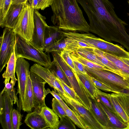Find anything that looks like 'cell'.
<instances>
[{"mask_svg":"<svg viewBox=\"0 0 129 129\" xmlns=\"http://www.w3.org/2000/svg\"><path fill=\"white\" fill-rule=\"evenodd\" d=\"M77 0L88 16L90 32L121 45L127 41L129 35L125 27L127 24L118 17L109 0Z\"/></svg>","mask_w":129,"mask_h":129,"instance_id":"cell-1","label":"cell"},{"mask_svg":"<svg viewBox=\"0 0 129 129\" xmlns=\"http://www.w3.org/2000/svg\"><path fill=\"white\" fill-rule=\"evenodd\" d=\"M53 23L64 32L89 33V26L77 0H53Z\"/></svg>","mask_w":129,"mask_h":129,"instance_id":"cell-2","label":"cell"},{"mask_svg":"<svg viewBox=\"0 0 129 129\" xmlns=\"http://www.w3.org/2000/svg\"><path fill=\"white\" fill-rule=\"evenodd\" d=\"M15 51L16 58L22 57L32 61L44 67L48 68L52 61L49 54L33 45L30 42L16 34Z\"/></svg>","mask_w":129,"mask_h":129,"instance_id":"cell-3","label":"cell"},{"mask_svg":"<svg viewBox=\"0 0 129 129\" xmlns=\"http://www.w3.org/2000/svg\"><path fill=\"white\" fill-rule=\"evenodd\" d=\"M84 67L88 74L110 87L114 93H122L127 89L129 80L120 76L108 70Z\"/></svg>","mask_w":129,"mask_h":129,"instance_id":"cell-4","label":"cell"},{"mask_svg":"<svg viewBox=\"0 0 129 129\" xmlns=\"http://www.w3.org/2000/svg\"><path fill=\"white\" fill-rule=\"evenodd\" d=\"M63 35L65 37L84 42L110 54L114 55L118 50L117 44L98 38L89 33L64 32Z\"/></svg>","mask_w":129,"mask_h":129,"instance_id":"cell-5","label":"cell"},{"mask_svg":"<svg viewBox=\"0 0 129 129\" xmlns=\"http://www.w3.org/2000/svg\"><path fill=\"white\" fill-rule=\"evenodd\" d=\"M34 10L28 2L25 4L20 13L17 23L13 29L16 34L30 42L33 35Z\"/></svg>","mask_w":129,"mask_h":129,"instance_id":"cell-6","label":"cell"},{"mask_svg":"<svg viewBox=\"0 0 129 129\" xmlns=\"http://www.w3.org/2000/svg\"><path fill=\"white\" fill-rule=\"evenodd\" d=\"M61 98L83 123L86 129H104L90 109L69 96Z\"/></svg>","mask_w":129,"mask_h":129,"instance_id":"cell-7","label":"cell"},{"mask_svg":"<svg viewBox=\"0 0 129 129\" xmlns=\"http://www.w3.org/2000/svg\"><path fill=\"white\" fill-rule=\"evenodd\" d=\"M16 34L13 29L5 27L0 38V72L5 67L15 47Z\"/></svg>","mask_w":129,"mask_h":129,"instance_id":"cell-8","label":"cell"},{"mask_svg":"<svg viewBox=\"0 0 129 129\" xmlns=\"http://www.w3.org/2000/svg\"><path fill=\"white\" fill-rule=\"evenodd\" d=\"M29 64L24 58L19 57L16 58L15 72L18 81V90L16 94H19L18 111H20L24 101L27 78L30 74Z\"/></svg>","mask_w":129,"mask_h":129,"instance_id":"cell-9","label":"cell"},{"mask_svg":"<svg viewBox=\"0 0 129 129\" xmlns=\"http://www.w3.org/2000/svg\"><path fill=\"white\" fill-rule=\"evenodd\" d=\"M30 76L34 95V111L40 112L41 108L46 106L45 98L51 91L49 88L45 89L47 82L40 76L30 71Z\"/></svg>","mask_w":129,"mask_h":129,"instance_id":"cell-10","label":"cell"},{"mask_svg":"<svg viewBox=\"0 0 129 129\" xmlns=\"http://www.w3.org/2000/svg\"><path fill=\"white\" fill-rule=\"evenodd\" d=\"M106 95L120 118L129 129V95L122 93H106Z\"/></svg>","mask_w":129,"mask_h":129,"instance_id":"cell-11","label":"cell"},{"mask_svg":"<svg viewBox=\"0 0 129 129\" xmlns=\"http://www.w3.org/2000/svg\"><path fill=\"white\" fill-rule=\"evenodd\" d=\"M46 17L37 10H34V27L31 43L35 47L44 50V36L46 28L48 25Z\"/></svg>","mask_w":129,"mask_h":129,"instance_id":"cell-12","label":"cell"},{"mask_svg":"<svg viewBox=\"0 0 129 129\" xmlns=\"http://www.w3.org/2000/svg\"><path fill=\"white\" fill-rule=\"evenodd\" d=\"M30 71L35 73L42 78L60 97L69 96L63 89L54 74L47 68L37 63L34 64L30 69Z\"/></svg>","mask_w":129,"mask_h":129,"instance_id":"cell-13","label":"cell"},{"mask_svg":"<svg viewBox=\"0 0 129 129\" xmlns=\"http://www.w3.org/2000/svg\"><path fill=\"white\" fill-rule=\"evenodd\" d=\"M4 105L2 113L0 114V122L3 129H12L11 115L13 104L11 102L7 91L3 89Z\"/></svg>","mask_w":129,"mask_h":129,"instance_id":"cell-14","label":"cell"},{"mask_svg":"<svg viewBox=\"0 0 129 129\" xmlns=\"http://www.w3.org/2000/svg\"><path fill=\"white\" fill-rule=\"evenodd\" d=\"M24 122L32 129H50V126L40 112L34 111L26 115Z\"/></svg>","mask_w":129,"mask_h":129,"instance_id":"cell-15","label":"cell"},{"mask_svg":"<svg viewBox=\"0 0 129 129\" xmlns=\"http://www.w3.org/2000/svg\"><path fill=\"white\" fill-rule=\"evenodd\" d=\"M64 32L56 26L48 25L44 34V51H45L50 46L64 38Z\"/></svg>","mask_w":129,"mask_h":129,"instance_id":"cell-16","label":"cell"},{"mask_svg":"<svg viewBox=\"0 0 129 129\" xmlns=\"http://www.w3.org/2000/svg\"><path fill=\"white\" fill-rule=\"evenodd\" d=\"M90 99L91 105L90 109L98 122L104 129H114L107 114L99 105L96 99Z\"/></svg>","mask_w":129,"mask_h":129,"instance_id":"cell-17","label":"cell"},{"mask_svg":"<svg viewBox=\"0 0 129 129\" xmlns=\"http://www.w3.org/2000/svg\"><path fill=\"white\" fill-rule=\"evenodd\" d=\"M25 4H12L6 16L5 27L13 29L17 22L21 12Z\"/></svg>","mask_w":129,"mask_h":129,"instance_id":"cell-18","label":"cell"},{"mask_svg":"<svg viewBox=\"0 0 129 129\" xmlns=\"http://www.w3.org/2000/svg\"><path fill=\"white\" fill-rule=\"evenodd\" d=\"M34 108V99L31 80L30 74L27 78L24 99L22 109L24 112H30Z\"/></svg>","mask_w":129,"mask_h":129,"instance_id":"cell-19","label":"cell"},{"mask_svg":"<svg viewBox=\"0 0 129 129\" xmlns=\"http://www.w3.org/2000/svg\"><path fill=\"white\" fill-rule=\"evenodd\" d=\"M95 99L99 105L107 114L114 129H127V125L119 117L111 111L99 99Z\"/></svg>","mask_w":129,"mask_h":129,"instance_id":"cell-20","label":"cell"},{"mask_svg":"<svg viewBox=\"0 0 129 129\" xmlns=\"http://www.w3.org/2000/svg\"><path fill=\"white\" fill-rule=\"evenodd\" d=\"M40 113L49 124L51 129H58L59 120V116L46 106L42 107Z\"/></svg>","mask_w":129,"mask_h":129,"instance_id":"cell-21","label":"cell"},{"mask_svg":"<svg viewBox=\"0 0 129 129\" xmlns=\"http://www.w3.org/2000/svg\"><path fill=\"white\" fill-rule=\"evenodd\" d=\"M16 60L15 48L10 58L7 63L6 70L2 75L4 78L11 79L10 82L14 86L17 81L15 75Z\"/></svg>","mask_w":129,"mask_h":129,"instance_id":"cell-22","label":"cell"},{"mask_svg":"<svg viewBox=\"0 0 129 129\" xmlns=\"http://www.w3.org/2000/svg\"><path fill=\"white\" fill-rule=\"evenodd\" d=\"M82 83L90 96L94 99L96 98V91L98 89L89 78L87 74H84L79 72H74Z\"/></svg>","mask_w":129,"mask_h":129,"instance_id":"cell-23","label":"cell"},{"mask_svg":"<svg viewBox=\"0 0 129 129\" xmlns=\"http://www.w3.org/2000/svg\"><path fill=\"white\" fill-rule=\"evenodd\" d=\"M94 48L79 47L71 49L68 51L69 53L75 52L87 59L107 68L97 58L93 51Z\"/></svg>","mask_w":129,"mask_h":129,"instance_id":"cell-24","label":"cell"},{"mask_svg":"<svg viewBox=\"0 0 129 129\" xmlns=\"http://www.w3.org/2000/svg\"><path fill=\"white\" fill-rule=\"evenodd\" d=\"M102 51L105 56L113 62L118 69L121 76L124 79L129 80V66L119 58Z\"/></svg>","mask_w":129,"mask_h":129,"instance_id":"cell-25","label":"cell"},{"mask_svg":"<svg viewBox=\"0 0 129 129\" xmlns=\"http://www.w3.org/2000/svg\"><path fill=\"white\" fill-rule=\"evenodd\" d=\"M53 96L62 106L67 115L72 120L75 124L80 128L86 129L83 123L79 119L74 112L68 106L58 94L56 93H55L53 94Z\"/></svg>","mask_w":129,"mask_h":129,"instance_id":"cell-26","label":"cell"},{"mask_svg":"<svg viewBox=\"0 0 129 129\" xmlns=\"http://www.w3.org/2000/svg\"><path fill=\"white\" fill-rule=\"evenodd\" d=\"M48 68L57 78L63 82L70 88H72L67 77L54 58H53V60L52 61L51 65Z\"/></svg>","mask_w":129,"mask_h":129,"instance_id":"cell-27","label":"cell"},{"mask_svg":"<svg viewBox=\"0 0 129 129\" xmlns=\"http://www.w3.org/2000/svg\"><path fill=\"white\" fill-rule=\"evenodd\" d=\"M93 51L97 58L106 68L113 72L121 76L118 69L113 62L105 56L102 50L95 48L93 49Z\"/></svg>","mask_w":129,"mask_h":129,"instance_id":"cell-28","label":"cell"},{"mask_svg":"<svg viewBox=\"0 0 129 129\" xmlns=\"http://www.w3.org/2000/svg\"><path fill=\"white\" fill-rule=\"evenodd\" d=\"M69 53L71 58L76 59L84 66L88 68L102 69L111 71L109 69L87 59L75 52Z\"/></svg>","mask_w":129,"mask_h":129,"instance_id":"cell-29","label":"cell"},{"mask_svg":"<svg viewBox=\"0 0 129 129\" xmlns=\"http://www.w3.org/2000/svg\"><path fill=\"white\" fill-rule=\"evenodd\" d=\"M12 0H0V26L5 27L6 15L12 4Z\"/></svg>","mask_w":129,"mask_h":129,"instance_id":"cell-30","label":"cell"},{"mask_svg":"<svg viewBox=\"0 0 129 129\" xmlns=\"http://www.w3.org/2000/svg\"><path fill=\"white\" fill-rule=\"evenodd\" d=\"M10 80H5L4 82L5 87L3 89L6 90L12 103L17 104L18 108L19 107L18 100L15 93V89L13 84L10 82Z\"/></svg>","mask_w":129,"mask_h":129,"instance_id":"cell-31","label":"cell"},{"mask_svg":"<svg viewBox=\"0 0 129 129\" xmlns=\"http://www.w3.org/2000/svg\"><path fill=\"white\" fill-rule=\"evenodd\" d=\"M106 94V93L98 89L96 91V98L99 99L111 111L120 118L110 101L107 96Z\"/></svg>","mask_w":129,"mask_h":129,"instance_id":"cell-32","label":"cell"},{"mask_svg":"<svg viewBox=\"0 0 129 129\" xmlns=\"http://www.w3.org/2000/svg\"><path fill=\"white\" fill-rule=\"evenodd\" d=\"M65 38V37L63 38L50 46L45 51L48 52H56L60 53L62 51L66 50L67 45Z\"/></svg>","mask_w":129,"mask_h":129,"instance_id":"cell-33","label":"cell"},{"mask_svg":"<svg viewBox=\"0 0 129 129\" xmlns=\"http://www.w3.org/2000/svg\"><path fill=\"white\" fill-rule=\"evenodd\" d=\"M22 115L17 110L13 109L11 115L12 129H19L22 123L21 122Z\"/></svg>","mask_w":129,"mask_h":129,"instance_id":"cell-34","label":"cell"},{"mask_svg":"<svg viewBox=\"0 0 129 129\" xmlns=\"http://www.w3.org/2000/svg\"><path fill=\"white\" fill-rule=\"evenodd\" d=\"M56 79L60 84L66 93L70 97L82 104V103L75 91L73 88H70L62 80Z\"/></svg>","mask_w":129,"mask_h":129,"instance_id":"cell-35","label":"cell"},{"mask_svg":"<svg viewBox=\"0 0 129 129\" xmlns=\"http://www.w3.org/2000/svg\"><path fill=\"white\" fill-rule=\"evenodd\" d=\"M75 124L67 116L60 118L58 129H75Z\"/></svg>","mask_w":129,"mask_h":129,"instance_id":"cell-36","label":"cell"},{"mask_svg":"<svg viewBox=\"0 0 129 129\" xmlns=\"http://www.w3.org/2000/svg\"><path fill=\"white\" fill-rule=\"evenodd\" d=\"M52 109L60 118L67 116L62 107L55 98L52 100Z\"/></svg>","mask_w":129,"mask_h":129,"instance_id":"cell-37","label":"cell"},{"mask_svg":"<svg viewBox=\"0 0 129 129\" xmlns=\"http://www.w3.org/2000/svg\"><path fill=\"white\" fill-rule=\"evenodd\" d=\"M59 54L63 60L74 72H79L74 65L72 59L70 56V53L68 51L64 50Z\"/></svg>","mask_w":129,"mask_h":129,"instance_id":"cell-38","label":"cell"},{"mask_svg":"<svg viewBox=\"0 0 129 129\" xmlns=\"http://www.w3.org/2000/svg\"><path fill=\"white\" fill-rule=\"evenodd\" d=\"M88 76L90 79L98 89L106 92H112L114 93V91L108 86L88 74Z\"/></svg>","mask_w":129,"mask_h":129,"instance_id":"cell-39","label":"cell"},{"mask_svg":"<svg viewBox=\"0 0 129 129\" xmlns=\"http://www.w3.org/2000/svg\"><path fill=\"white\" fill-rule=\"evenodd\" d=\"M38 10H44L46 8L51 6L53 0H38Z\"/></svg>","mask_w":129,"mask_h":129,"instance_id":"cell-40","label":"cell"},{"mask_svg":"<svg viewBox=\"0 0 129 129\" xmlns=\"http://www.w3.org/2000/svg\"><path fill=\"white\" fill-rule=\"evenodd\" d=\"M72 58L74 65L79 72L84 74H87V73L85 70L84 66L76 59L73 58Z\"/></svg>","mask_w":129,"mask_h":129,"instance_id":"cell-41","label":"cell"},{"mask_svg":"<svg viewBox=\"0 0 129 129\" xmlns=\"http://www.w3.org/2000/svg\"><path fill=\"white\" fill-rule=\"evenodd\" d=\"M4 105V99L3 92L2 91L0 96V114L2 113Z\"/></svg>","mask_w":129,"mask_h":129,"instance_id":"cell-42","label":"cell"},{"mask_svg":"<svg viewBox=\"0 0 129 129\" xmlns=\"http://www.w3.org/2000/svg\"><path fill=\"white\" fill-rule=\"evenodd\" d=\"M29 5L35 10H38V0H28Z\"/></svg>","mask_w":129,"mask_h":129,"instance_id":"cell-43","label":"cell"},{"mask_svg":"<svg viewBox=\"0 0 129 129\" xmlns=\"http://www.w3.org/2000/svg\"><path fill=\"white\" fill-rule=\"evenodd\" d=\"M28 0H12V4H25Z\"/></svg>","mask_w":129,"mask_h":129,"instance_id":"cell-44","label":"cell"},{"mask_svg":"<svg viewBox=\"0 0 129 129\" xmlns=\"http://www.w3.org/2000/svg\"><path fill=\"white\" fill-rule=\"evenodd\" d=\"M120 59L129 66V58H119Z\"/></svg>","mask_w":129,"mask_h":129,"instance_id":"cell-45","label":"cell"},{"mask_svg":"<svg viewBox=\"0 0 129 129\" xmlns=\"http://www.w3.org/2000/svg\"><path fill=\"white\" fill-rule=\"evenodd\" d=\"M125 90H126V92H125L124 93H126L128 94L129 95V84L127 87V89Z\"/></svg>","mask_w":129,"mask_h":129,"instance_id":"cell-46","label":"cell"},{"mask_svg":"<svg viewBox=\"0 0 129 129\" xmlns=\"http://www.w3.org/2000/svg\"><path fill=\"white\" fill-rule=\"evenodd\" d=\"M127 2L128 4V5L129 6V1H127ZM127 15L129 16V13H127Z\"/></svg>","mask_w":129,"mask_h":129,"instance_id":"cell-47","label":"cell"},{"mask_svg":"<svg viewBox=\"0 0 129 129\" xmlns=\"http://www.w3.org/2000/svg\"><path fill=\"white\" fill-rule=\"evenodd\" d=\"M128 1H129V0H128Z\"/></svg>","mask_w":129,"mask_h":129,"instance_id":"cell-48","label":"cell"}]
</instances>
